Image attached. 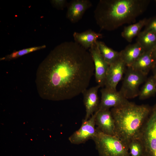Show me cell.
Returning <instances> with one entry per match:
<instances>
[{
	"label": "cell",
	"instance_id": "cell-1",
	"mask_svg": "<svg viewBox=\"0 0 156 156\" xmlns=\"http://www.w3.org/2000/svg\"><path fill=\"white\" fill-rule=\"evenodd\" d=\"M94 70L89 51L75 41L62 42L38 67L35 83L38 94L54 101L73 98L87 89Z\"/></svg>",
	"mask_w": 156,
	"mask_h": 156
},
{
	"label": "cell",
	"instance_id": "cell-2",
	"mask_svg": "<svg viewBox=\"0 0 156 156\" xmlns=\"http://www.w3.org/2000/svg\"><path fill=\"white\" fill-rule=\"evenodd\" d=\"M150 0H100L94 11L100 30L112 31L134 23L147 10Z\"/></svg>",
	"mask_w": 156,
	"mask_h": 156
},
{
	"label": "cell",
	"instance_id": "cell-3",
	"mask_svg": "<svg viewBox=\"0 0 156 156\" xmlns=\"http://www.w3.org/2000/svg\"><path fill=\"white\" fill-rule=\"evenodd\" d=\"M151 109L147 105H138L129 101L112 108L110 111L115 121L116 136L128 147L131 140L139 139Z\"/></svg>",
	"mask_w": 156,
	"mask_h": 156
},
{
	"label": "cell",
	"instance_id": "cell-4",
	"mask_svg": "<svg viewBox=\"0 0 156 156\" xmlns=\"http://www.w3.org/2000/svg\"><path fill=\"white\" fill-rule=\"evenodd\" d=\"M96 129L92 140L100 156H130L128 147L118 138Z\"/></svg>",
	"mask_w": 156,
	"mask_h": 156
},
{
	"label": "cell",
	"instance_id": "cell-5",
	"mask_svg": "<svg viewBox=\"0 0 156 156\" xmlns=\"http://www.w3.org/2000/svg\"><path fill=\"white\" fill-rule=\"evenodd\" d=\"M139 139L144 148V156H156V103L152 108Z\"/></svg>",
	"mask_w": 156,
	"mask_h": 156
},
{
	"label": "cell",
	"instance_id": "cell-6",
	"mask_svg": "<svg viewBox=\"0 0 156 156\" xmlns=\"http://www.w3.org/2000/svg\"><path fill=\"white\" fill-rule=\"evenodd\" d=\"M125 74L120 91L127 99L134 98L138 96L139 86L146 80V75L130 67H127Z\"/></svg>",
	"mask_w": 156,
	"mask_h": 156
},
{
	"label": "cell",
	"instance_id": "cell-7",
	"mask_svg": "<svg viewBox=\"0 0 156 156\" xmlns=\"http://www.w3.org/2000/svg\"><path fill=\"white\" fill-rule=\"evenodd\" d=\"M95 117L96 114L94 113L88 120H83L80 127L68 138L71 143L79 144L92 139L96 132Z\"/></svg>",
	"mask_w": 156,
	"mask_h": 156
},
{
	"label": "cell",
	"instance_id": "cell-8",
	"mask_svg": "<svg viewBox=\"0 0 156 156\" xmlns=\"http://www.w3.org/2000/svg\"><path fill=\"white\" fill-rule=\"evenodd\" d=\"M101 99L98 110L109 109L124 105L129 102L121 93L106 87L101 90Z\"/></svg>",
	"mask_w": 156,
	"mask_h": 156
},
{
	"label": "cell",
	"instance_id": "cell-9",
	"mask_svg": "<svg viewBox=\"0 0 156 156\" xmlns=\"http://www.w3.org/2000/svg\"><path fill=\"white\" fill-rule=\"evenodd\" d=\"M93 61L96 81L101 87L105 86L106 74L109 65L101 55L96 44L89 49Z\"/></svg>",
	"mask_w": 156,
	"mask_h": 156
},
{
	"label": "cell",
	"instance_id": "cell-10",
	"mask_svg": "<svg viewBox=\"0 0 156 156\" xmlns=\"http://www.w3.org/2000/svg\"><path fill=\"white\" fill-rule=\"evenodd\" d=\"M127 67L120 58L109 65L106 78L105 87L114 90L122 79Z\"/></svg>",
	"mask_w": 156,
	"mask_h": 156
},
{
	"label": "cell",
	"instance_id": "cell-11",
	"mask_svg": "<svg viewBox=\"0 0 156 156\" xmlns=\"http://www.w3.org/2000/svg\"><path fill=\"white\" fill-rule=\"evenodd\" d=\"M95 113L96 128L105 134L116 136L115 123L111 111L97 110Z\"/></svg>",
	"mask_w": 156,
	"mask_h": 156
},
{
	"label": "cell",
	"instance_id": "cell-12",
	"mask_svg": "<svg viewBox=\"0 0 156 156\" xmlns=\"http://www.w3.org/2000/svg\"><path fill=\"white\" fill-rule=\"evenodd\" d=\"M92 4L89 0H72L68 3L66 16L71 23L77 22Z\"/></svg>",
	"mask_w": 156,
	"mask_h": 156
},
{
	"label": "cell",
	"instance_id": "cell-13",
	"mask_svg": "<svg viewBox=\"0 0 156 156\" xmlns=\"http://www.w3.org/2000/svg\"><path fill=\"white\" fill-rule=\"evenodd\" d=\"M100 86L97 85L86 90L82 93L86 108L85 120H88L98 109L100 102L98 92Z\"/></svg>",
	"mask_w": 156,
	"mask_h": 156
},
{
	"label": "cell",
	"instance_id": "cell-14",
	"mask_svg": "<svg viewBox=\"0 0 156 156\" xmlns=\"http://www.w3.org/2000/svg\"><path fill=\"white\" fill-rule=\"evenodd\" d=\"M145 51L138 42L129 44L120 52V58L127 67L132 64Z\"/></svg>",
	"mask_w": 156,
	"mask_h": 156
},
{
	"label": "cell",
	"instance_id": "cell-15",
	"mask_svg": "<svg viewBox=\"0 0 156 156\" xmlns=\"http://www.w3.org/2000/svg\"><path fill=\"white\" fill-rule=\"evenodd\" d=\"M73 36L75 42L86 50L90 48L96 43L98 39L103 37L101 34L96 33L91 29L80 33L75 32Z\"/></svg>",
	"mask_w": 156,
	"mask_h": 156
},
{
	"label": "cell",
	"instance_id": "cell-16",
	"mask_svg": "<svg viewBox=\"0 0 156 156\" xmlns=\"http://www.w3.org/2000/svg\"><path fill=\"white\" fill-rule=\"evenodd\" d=\"M152 50L145 51L130 67L147 76L155 64L152 56Z\"/></svg>",
	"mask_w": 156,
	"mask_h": 156
},
{
	"label": "cell",
	"instance_id": "cell-17",
	"mask_svg": "<svg viewBox=\"0 0 156 156\" xmlns=\"http://www.w3.org/2000/svg\"><path fill=\"white\" fill-rule=\"evenodd\" d=\"M148 19L145 18L133 24L125 26L122 32V36L127 42H131L133 39L137 36L142 28L145 25Z\"/></svg>",
	"mask_w": 156,
	"mask_h": 156
},
{
	"label": "cell",
	"instance_id": "cell-18",
	"mask_svg": "<svg viewBox=\"0 0 156 156\" xmlns=\"http://www.w3.org/2000/svg\"><path fill=\"white\" fill-rule=\"evenodd\" d=\"M136 42L145 51L152 50L156 46V34L144 30L141 31L137 36Z\"/></svg>",
	"mask_w": 156,
	"mask_h": 156
},
{
	"label": "cell",
	"instance_id": "cell-19",
	"mask_svg": "<svg viewBox=\"0 0 156 156\" xmlns=\"http://www.w3.org/2000/svg\"><path fill=\"white\" fill-rule=\"evenodd\" d=\"M96 44L101 55L109 65L120 58V52L107 46L104 42L98 40Z\"/></svg>",
	"mask_w": 156,
	"mask_h": 156
},
{
	"label": "cell",
	"instance_id": "cell-20",
	"mask_svg": "<svg viewBox=\"0 0 156 156\" xmlns=\"http://www.w3.org/2000/svg\"><path fill=\"white\" fill-rule=\"evenodd\" d=\"M156 77H149L140 90L138 96L140 100H144L154 96L156 93Z\"/></svg>",
	"mask_w": 156,
	"mask_h": 156
},
{
	"label": "cell",
	"instance_id": "cell-21",
	"mask_svg": "<svg viewBox=\"0 0 156 156\" xmlns=\"http://www.w3.org/2000/svg\"><path fill=\"white\" fill-rule=\"evenodd\" d=\"M45 45L34 47L27 48L17 51H15L7 55L0 58L1 60H10L17 58L23 55L29 53L40 50L45 48Z\"/></svg>",
	"mask_w": 156,
	"mask_h": 156
},
{
	"label": "cell",
	"instance_id": "cell-22",
	"mask_svg": "<svg viewBox=\"0 0 156 156\" xmlns=\"http://www.w3.org/2000/svg\"><path fill=\"white\" fill-rule=\"evenodd\" d=\"M128 147L130 156H144V148L139 139H134L129 143Z\"/></svg>",
	"mask_w": 156,
	"mask_h": 156
},
{
	"label": "cell",
	"instance_id": "cell-23",
	"mask_svg": "<svg viewBox=\"0 0 156 156\" xmlns=\"http://www.w3.org/2000/svg\"><path fill=\"white\" fill-rule=\"evenodd\" d=\"M144 31L156 34V15L148 18Z\"/></svg>",
	"mask_w": 156,
	"mask_h": 156
},
{
	"label": "cell",
	"instance_id": "cell-24",
	"mask_svg": "<svg viewBox=\"0 0 156 156\" xmlns=\"http://www.w3.org/2000/svg\"><path fill=\"white\" fill-rule=\"evenodd\" d=\"M53 6L58 10H63L67 7L68 2L66 0H53L50 1Z\"/></svg>",
	"mask_w": 156,
	"mask_h": 156
},
{
	"label": "cell",
	"instance_id": "cell-25",
	"mask_svg": "<svg viewBox=\"0 0 156 156\" xmlns=\"http://www.w3.org/2000/svg\"><path fill=\"white\" fill-rule=\"evenodd\" d=\"M152 56L153 59L156 64V46L153 49Z\"/></svg>",
	"mask_w": 156,
	"mask_h": 156
},
{
	"label": "cell",
	"instance_id": "cell-26",
	"mask_svg": "<svg viewBox=\"0 0 156 156\" xmlns=\"http://www.w3.org/2000/svg\"><path fill=\"white\" fill-rule=\"evenodd\" d=\"M152 70L153 73V75L156 77V64Z\"/></svg>",
	"mask_w": 156,
	"mask_h": 156
},
{
	"label": "cell",
	"instance_id": "cell-27",
	"mask_svg": "<svg viewBox=\"0 0 156 156\" xmlns=\"http://www.w3.org/2000/svg\"><path fill=\"white\" fill-rule=\"evenodd\" d=\"M155 2H156V0L155 1Z\"/></svg>",
	"mask_w": 156,
	"mask_h": 156
},
{
	"label": "cell",
	"instance_id": "cell-28",
	"mask_svg": "<svg viewBox=\"0 0 156 156\" xmlns=\"http://www.w3.org/2000/svg\"></svg>",
	"mask_w": 156,
	"mask_h": 156
}]
</instances>
